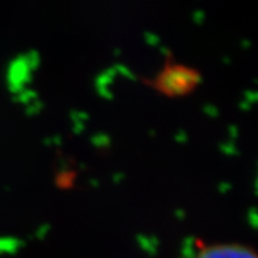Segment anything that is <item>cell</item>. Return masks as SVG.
Segmentation results:
<instances>
[{
    "label": "cell",
    "mask_w": 258,
    "mask_h": 258,
    "mask_svg": "<svg viewBox=\"0 0 258 258\" xmlns=\"http://www.w3.org/2000/svg\"><path fill=\"white\" fill-rule=\"evenodd\" d=\"M202 79L195 66L169 57L153 75L145 78V83L162 95L183 96L197 89Z\"/></svg>",
    "instance_id": "1"
},
{
    "label": "cell",
    "mask_w": 258,
    "mask_h": 258,
    "mask_svg": "<svg viewBox=\"0 0 258 258\" xmlns=\"http://www.w3.org/2000/svg\"><path fill=\"white\" fill-rule=\"evenodd\" d=\"M191 258H258V251L240 242H198Z\"/></svg>",
    "instance_id": "2"
}]
</instances>
